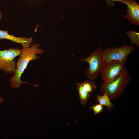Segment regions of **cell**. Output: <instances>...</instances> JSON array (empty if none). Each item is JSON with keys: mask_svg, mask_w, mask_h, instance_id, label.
<instances>
[{"mask_svg": "<svg viewBox=\"0 0 139 139\" xmlns=\"http://www.w3.org/2000/svg\"><path fill=\"white\" fill-rule=\"evenodd\" d=\"M40 45L37 44H33L31 46L25 48H22L20 57L16 63L15 71L13 76L10 79L11 87L14 89H18L23 83H26L38 87L39 85L31 84L28 81H22L21 78L29 62L38 59L40 56L36 54H41L45 51L39 48Z\"/></svg>", "mask_w": 139, "mask_h": 139, "instance_id": "obj_1", "label": "cell"}, {"mask_svg": "<svg viewBox=\"0 0 139 139\" xmlns=\"http://www.w3.org/2000/svg\"><path fill=\"white\" fill-rule=\"evenodd\" d=\"M130 80L128 71L125 67L121 74L113 80L101 85L100 93L102 95L106 93L111 101L116 100L124 94Z\"/></svg>", "mask_w": 139, "mask_h": 139, "instance_id": "obj_2", "label": "cell"}, {"mask_svg": "<svg viewBox=\"0 0 139 139\" xmlns=\"http://www.w3.org/2000/svg\"><path fill=\"white\" fill-rule=\"evenodd\" d=\"M80 61H85L89 64V67L85 71V76L87 78L93 81L98 78L104 63L101 45L96 48L89 56L82 58Z\"/></svg>", "mask_w": 139, "mask_h": 139, "instance_id": "obj_3", "label": "cell"}, {"mask_svg": "<svg viewBox=\"0 0 139 139\" xmlns=\"http://www.w3.org/2000/svg\"><path fill=\"white\" fill-rule=\"evenodd\" d=\"M135 49V48L131 44L119 47H107L102 50L104 62L121 61L125 63L127 60L128 56Z\"/></svg>", "mask_w": 139, "mask_h": 139, "instance_id": "obj_4", "label": "cell"}, {"mask_svg": "<svg viewBox=\"0 0 139 139\" xmlns=\"http://www.w3.org/2000/svg\"><path fill=\"white\" fill-rule=\"evenodd\" d=\"M21 52V49L18 48L0 50V69L7 74L14 73L16 66L15 58L20 56Z\"/></svg>", "mask_w": 139, "mask_h": 139, "instance_id": "obj_5", "label": "cell"}, {"mask_svg": "<svg viewBox=\"0 0 139 139\" xmlns=\"http://www.w3.org/2000/svg\"><path fill=\"white\" fill-rule=\"evenodd\" d=\"M125 64L121 61L104 62L100 74L103 83L110 82L117 77L125 67Z\"/></svg>", "mask_w": 139, "mask_h": 139, "instance_id": "obj_6", "label": "cell"}, {"mask_svg": "<svg viewBox=\"0 0 139 139\" xmlns=\"http://www.w3.org/2000/svg\"><path fill=\"white\" fill-rule=\"evenodd\" d=\"M111 1L122 2L127 6V13L122 15L123 18L132 24L139 25V5L135 0H111Z\"/></svg>", "mask_w": 139, "mask_h": 139, "instance_id": "obj_7", "label": "cell"}, {"mask_svg": "<svg viewBox=\"0 0 139 139\" xmlns=\"http://www.w3.org/2000/svg\"><path fill=\"white\" fill-rule=\"evenodd\" d=\"M4 39L10 40L17 43L20 44L22 45L23 48L30 47L31 44L33 42V39L31 37L29 38L25 37H17L10 34L7 31L0 30V40Z\"/></svg>", "mask_w": 139, "mask_h": 139, "instance_id": "obj_8", "label": "cell"}, {"mask_svg": "<svg viewBox=\"0 0 139 139\" xmlns=\"http://www.w3.org/2000/svg\"><path fill=\"white\" fill-rule=\"evenodd\" d=\"M97 101L103 106H105L108 110L111 111L114 108V105L111 102L109 97L105 93L101 95L98 94L96 97Z\"/></svg>", "mask_w": 139, "mask_h": 139, "instance_id": "obj_9", "label": "cell"}, {"mask_svg": "<svg viewBox=\"0 0 139 139\" xmlns=\"http://www.w3.org/2000/svg\"><path fill=\"white\" fill-rule=\"evenodd\" d=\"M77 89L78 91L80 101L81 104L85 105L90 97L89 93L84 89L81 85V82L76 85Z\"/></svg>", "mask_w": 139, "mask_h": 139, "instance_id": "obj_10", "label": "cell"}, {"mask_svg": "<svg viewBox=\"0 0 139 139\" xmlns=\"http://www.w3.org/2000/svg\"><path fill=\"white\" fill-rule=\"evenodd\" d=\"M82 88L88 92L93 93L97 86L92 81L86 80L81 82Z\"/></svg>", "mask_w": 139, "mask_h": 139, "instance_id": "obj_11", "label": "cell"}, {"mask_svg": "<svg viewBox=\"0 0 139 139\" xmlns=\"http://www.w3.org/2000/svg\"><path fill=\"white\" fill-rule=\"evenodd\" d=\"M131 41V44H135L137 47H139V33L133 30L125 31Z\"/></svg>", "mask_w": 139, "mask_h": 139, "instance_id": "obj_12", "label": "cell"}, {"mask_svg": "<svg viewBox=\"0 0 139 139\" xmlns=\"http://www.w3.org/2000/svg\"><path fill=\"white\" fill-rule=\"evenodd\" d=\"M104 109L103 106L99 103L92 106L89 108V109H92L93 111L94 115L102 112Z\"/></svg>", "mask_w": 139, "mask_h": 139, "instance_id": "obj_13", "label": "cell"}, {"mask_svg": "<svg viewBox=\"0 0 139 139\" xmlns=\"http://www.w3.org/2000/svg\"><path fill=\"white\" fill-rule=\"evenodd\" d=\"M4 101V99L3 98V97H1L0 98V103H1L2 102H3Z\"/></svg>", "mask_w": 139, "mask_h": 139, "instance_id": "obj_14", "label": "cell"}, {"mask_svg": "<svg viewBox=\"0 0 139 139\" xmlns=\"http://www.w3.org/2000/svg\"><path fill=\"white\" fill-rule=\"evenodd\" d=\"M2 13L0 11V20L1 19L2 16Z\"/></svg>", "mask_w": 139, "mask_h": 139, "instance_id": "obj_15", "label": "cell"}, {"mask_svg": "<svg viewBox=\"0 0 139 139\" xmlns=\"http://www.w3.org/2000/svg\"></svg>", "mask_w": 139, "mask_h": 139, "instance_id": "obj_16", "label": "cell"}]
</instances>
